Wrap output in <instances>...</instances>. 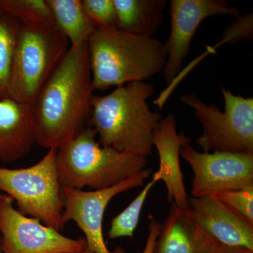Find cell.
Listing matches in <instances>:
<instances>
[{"mask_svg": "<svg viewBox=\"0 0 253 253\" xmlns=\"http://www.w3.org/2000/svg\"><path fill=\"white\" fill-rule=\"evenodd\" d=\"M171 30L167 41V60L163 70L168 85L180 73L183 61L189 54L191 41L206 18L217 15L239 17L240 10L227 6L224 0H172Z\"/></svg>", "mask_w": 253, "mask_h": 253, "instance_id": "cell-11", "label": "cell"}, {"mask_svg": "<svg viewBox=\"0 0 253 253\" xmlns=\"http://www.w3.org/2000/svg\"><path fill=\"white\" fill-rule=\"evenodd\" d=\"M152 172L151 168L144 169L112 187L100 191L62 188L63 226L68 221H75L85 236L86 249L93 253H111L103 234L106 207L117 195L144 185Z\"/></svg>", "mask_w": 253, "mask_h": 253, "instance_id": "cell-10", "label": "cell"}, {"mask_svg": "<svg viewBox=\"0 0 253 253\" xmlns=\"http://www.w3.org/2000/svg\"><path fill=\"white\" fill-rule=\"evenodd\" d=\"M13 199L0 194V234L2 253H79L86 249L84 238L74 239L23 215Z\"/></svg>", "mask_w": 253, "mask_h": 253, "instance_id": "cell-8", "label": "cell"}, {"mask_svg": "<svg viewBox=\"0 0 253 253\" xmlns=\"http://www.w3.org/2000/svg\"><path fill=\"white\" fill-rule=\"evenodd\" d=\"M224 111L215 105L203 102L196 95L183 94L179 99L194 109L202 126L197 139L204 152L253 154V99L234 95L221 87Z\"/></svg>", "mask_w": 253, "mask_h": 253, "instance_id": "cell-7", "label": "cell"}, {"mask_svg": "<svg viewBox=\"0 0 253 253\" xmlns=\"http://www.w3.org/2000/svg\"><path fill=\"white\" fill-rule=\"evenodd\" d=\"M121 31L154 38L162 24L166 0H113Z\"/></svg>", "mask_w": 253, "mask_h": 253, "instance_id": "cell-16", "label": "cell"}, {"mask_svg": "<svg viewBox=\"0 0 253 253\" xmlns=\"http://www.w3.org/2000/svg\"><path fill=\"white\" fill-rule=\"evenodd\" d=\"M179 155L194 172L191 197L253 187V154L201 153L190 143Z\"/></svg>", "mask_w": 253, "mask_h": 253, "instance_id": "cell-9", "label": "cell"}, {"mask_svg": "<svg viewBox=\"0 0 253 253\" xmlns=\"http://www.w3.org/2000/svg\"><path fill=\"white\" fill-rule=\"evenodd\" d=\"M227 253H253V251L244 248L234 247Z\"/></svg>", "mask_w": 253, "mask_h": 253, "instance_id": "cell-25", "label": "cell"}, {"mask_svg": "<svg viewBox=\"0 0 253 253\" xmlns=\"http://www.w3.org/2000/svg\"><path fill=\"white\" fill-rule=\"evenodd\" d=\"M70 48L55 25L21 23L9 83V98L32 105Z\"/></svg>", "mask_w": 253, "mask_h": 253, "instance_id": "cell-5", "label": "cell"}, {"mask_svg": "<svg viewBox=\"0 0 253 253\" xmlns=\"http://www.w3.org/2000/svg\"><path fill=\"white\" fill-rule=\"evenodd\" d=\"M253 36V15L249 14L238 17L226 26L223 33L222 43L235 44L244 40L252 39Z\"/></svg>", "mask_w": 253, "mask_h": 253, "instance_id": "cell-23", "label": "cell"}, {"mask_svg": "<svg viewBox=\"0 0 253 253\" xmlns=\"http://www.w3.org/2000/svg\"><path fill=\"white\" fill-rule=\"evenodd\" d=\"M0 11L26 24L54 25L46 0H0Z\"/></svg>", "mask_w": 253, "mask_h": 253, "instance_id": "cell-19", "label": "cell"}, {"mask_svg": "<svg viewBox=\"0 0 253 253\" xmlns=\"http://www.w3.org/2000/svg\"><path fill=\"white\" fill-rule=\"evenodd\" d=\"M96 136L94 129L86 126L72 140L56 149V169L61 188L100 191L146 169V157L101 146Z\"/></svg>", "mask_w": 253, "mask_h": 253, "instance_id": "cell-4", "label": "cell"}, {"mask_svg": "<svg viewBox=\"0 0 253 253\" xmlns=\"http://www.w3.org/2000/svg\"><path fill=\"white\" fill-rule=\"evenodd\" d=\"M211 196L253 222V187L223 191Z\"/></svg>", "mask_w": 253, "mask_h": 253, "instance_id": "cell-22", "label": "cell"}, {"mask_svg": "<svg viewBox=\"0 0 253 253\" xmlns=\"http://www.w3.org/2000/svg\"><path fill=\"white\" fill-rule=\"evenodd\" d=\"M1 234H0V253H2L1 251Z\"/></svg>", "mask_w": 253, "mask_h": 253, "instance_id": "cell-27", "label": "cell"}, {"mask_svg": "<svg viewBox=\"0 0 253 253\" xmlns=\"http://www.w3.org/2000/svg\"><path fill=\"white\" fill-rule=\"evenodd\" d=\"M1 11H0V13H1Z\"/></svg>", "mask_w": 253, "mask_h": 253, "instance_id": "cell-28", "label": "cell"}, {"mask_svg": "<svg viewBox=\"0 0 253 253\" xmlns=\"http://www.w3.org/2000/svg\"><path fill=\"white\" fill-rule=\"evenodd\" d=\"M158 181L152 177L144 186L140 194L116 217L111 221V228L108 236L109 239H116L121 237H133L134 231L139 223L141 210L148 194Z\"/></svg>", "mask_w": 253, "mask_h": 253, "instance_id": "cell-20", "label": "cell"}, {"mask_svg": "<svg viewBox=\"0 0 253 253\" xmlns=\"http://www.w3.org/2000/svg\"><path fill=\"white\" fill-rule=\"evenodd\" d=\"M93 91L87 42L70 46L31 105L36 144L58 149L77 136L90 119Z\"/></svg>", "mask_w": 253, "mask_h": 253, "instance_id": "cell-1", "label": "cell"}, {"mask_svg": "<svg viewBox=\"0 0 253 253\" xmlns=\"http://www.w3.org/2000/svg\"><path fill=\"white\" fill-rule=\"evenodd\" d=\"M190 214L217 242L253 251V222L211 195L188 199Z\"/></svg>", "mask_w": 253, "mask_h": 253, "instance_id": "cell-12", "label": "cell"}, {"mask_svg": "<svg viewBox=\"0 0 253 253\" xmlns=\"http://www.w3.org/2000/svg\"><path fill=\"white\" fill-rule=\"evenodd\" d=\"M191 138L184 131L177 132L175 118L169 114L163 118L153 134V145L159 156V168L154 173L156 181L162 180L168 191V201L176 206L188 209L187 192L184 183V175L179 163L181 148L191 143Z\"/></svg>", "mask_w": 253, "mask_h": 253, "instance_id": "cell-13", "label": "cell"}, {"mask_svg": "<svg viewBox=\"0 0 253 253\" xmlns=\"http://www.w3.org/2000/svg\"><path fill=\"white\" fill-rule=\"evenodd\" d=\"M54 25L67 38L71 47L85 44L96 30L81 0H46Z\"/></svg>", "mask_w": 253, "mask_h": 253, "instance_id": "cell-17", "label": "cell"}, {"mask_svg": "<svg viewBox=\"0 0 253 253\" xmlns=\"http://www.w3.org/2000/svg\"><path fill=\"white\" fill-rule=\"evenodd\" d=\"M232 248L206 234L189 210L172 202L167 219L161 224L154 253H227Z\"/></svg>", "mask_w": 253, "mask_h": 253, "instance_id": "cell-14", "label": "cell"}, {"mask_svg": "<svg viewBox=\"0 0 253 253\" xmlns=\"http://www.w3.org/2000/svg\"><path fill=\"white\" fill-rule=\"evenodd\" d=\"M79 253H93L91 252V251H89V250H88L87 249H86L84 250V251H82V252Z\"/></svg>", "mask_w": 253, "mask_h": 253, "instance_id": "cell-26", "label": "cell"}, {"mask_svg": "<svg viewBox=\"0 0 253 253\" xmlns=\"http://www.w3.org/2000/svg\"><path fill=\"white\" fill-rule=\"evenodd\" d=\"M56 149L48 150L36 164L26 168H0V191L16 202L23 215L60 231L63 202L56 163Z\"/></svg>", "mask_w": 253, "mask_h": 253, "instance_id": "cell-6", "label": "cell"}, {"mask_svg": "<svg viewBox=\"0 0 253 253\" xmlns=\"http://www.w3.org/2000/svg\"><path fill=\"white\" fill-rule=\"evenodd\" d=\"M154 86L132 82L91 100L90 126L99 144L119 151L147 157L153 154V134L163 117L150 109L147 100Z\"/></svg>", "mask_w": 253, "mask_h": 253, "instance_id": "cell-2", "label": "cell"}, {"mask_svg": "<svg viewBox=\"0 0 253 253\" xmlns=\"http://www.w3.org/2000/svg\"><path fill=\"white\" fill-rule=\"evenodd\" d=\"M150 220L151 221H150L149 224V236H148L144 251L141 253H154L156 240L158 239L160 230H161V224H160L154 217H151V216H150ZM111 253H126L122 247L117 246L113 249V251H111Z\"/></svg>", "mask_w": 253, "mask_h": 253, "instance_id": "cell-24", "label": "cell"}, {"mask_svg": "<svg viewBox=\"0 0 253 253\" xmlns=\"http://www.w3.org/2000/svg\"><path fill=\"white\" fill-rule=\"evenodd\" d=\"M94 90L145 82L163 72L167 50L156 38L96 28L87 42Z\"/></svg>", "mask_w": 253, "mask_h": 253, "instance_id": "cell-3", "label": "cell"}, {"mask_svg": "<svg viewBox=\"0 0 253 253\" xmlns=\"http://www.w3.org/2000/svg\"><path fill=\"white\" fill-rule=\"evenodd\" d=\"M21 23L0 13V101L9 98V83L16 41Z\"/></svg>", "mask_w": 253, "mask_h": 253, "instance_id": "cell-18", "label": "cell"}, {"mask_svg": "<svg viewBox=\"0 0 253 253\" xmlns=\"http://www.w3.org/2000/svg\"><path fill=\"white\" fill-rule=\"evenodd\" d=\"M82 3L96 28H117V13L113 0H83Z\"/></svg>", "mask_w": 253, "mask_h": 253, "instance_id": "cell-21", "label": "cell"}, {"mask_svg": "<svg viewBox=\"0 0 253 253\" xmlns=\"http://www.w3.org/2000/svg\"><path fill=\"white\" fill-rule=\"evenodd\" d=\"M36 131L31 105L16 100L0 101V161L15 162L31 151Z\"/></svg>", "mask_w": 253, "mask_h": 253, "instance_id": "cell-15", "label": "cell"}]
</instances>
